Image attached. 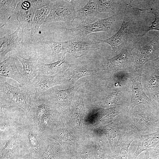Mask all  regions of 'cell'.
<instances>
[{"label":"cell","mask_w":159,"mask_h":159,"mask_svg":"<svg viewBox=\"0 0 159 159\" xmlns=\"http://www.w3.org/2000/svg\"><path fill=\"white\" fill-rule=\"evenodd\" d=\"M19 0H1L0 1V16L1 23L3 20H8L13 13Z\"/></svg>","instance_id":"obj_27"},{"label":"cell","mask_w":159,"mask_h":159,"mask_svg":"<svg viewBox=\"0 0 159 159\" xmlns=\"http://www.w3.org/2000/svg\"><path fill=\"white\" fill-rule=\"evenodd\" d=\"M144 6L142 8H138L140 11H148L153 14L154 19L148 27L147 32L155 30L159 32V0H142Z\"/></svg>","instance_id":"obj_26"},{"label":"cell","mask_w":159,"mask_h":159,"mask_svg":"<svg viewBox=\"0 0 159 159\" xmlns=\"http://www.w3.org/2000/svg\"><path fill=\"white\" fill-rule=\"evenodd\" d=\"M0 75L12 79L21 85L27 86L30 82L19 71L16 65L14 57L12 56H9L6 59L0 62Z\"/></svg>","instance_id":"obj_15"},{"label":"cell","mask_w":159,"mask_h":159,"mask_svg":"<svg viewBox=\"0 0 159 159\" xmlns=\"http://www.w3.org/2000/svg\"><path fill=\"white\" fill-rule=\"evenodd\" d=\"M155 64L157 66L159 67V57L155 61Z\"/></svg>","instance_id":"obj_33"},{"label":"cell","mask_w":159,"mask_h":159,"mask_svg":"<svg viewBox=\"0 0 159 159\" xmlns=\"http://www.w3.org/2000/svg\"><path fill=\"white\" fill-rule=\"evenodd\" d=\"M142 11L137 8L128 5L125 11L121 25L117 32L106 39H99L100 43H106L116 54L130 44L136 38L145 35L148 26L142 16Z\"/></svg>","instance_id":"obj_1"},{"label":"cell","mask_w":159,"mask_h":159,"mask_svg":"<svg viewBox=\"0 0 159 159\" xmlns=\"http://www.w3.org/2000/svg\"><path fill=\"white\" fill-rule=\"evenodd\" d=\"M22 30L19 27L13 33L0 38V59L12 51L20 50L23 46Z\"/></svg>","instance_id":"obj_14"},{"label":"cell","mask_w":159,"mask_h":159,"mask_svg":"<svg viewBox=\"0 0 159 159\" xmlns=\"http://www.w3.org/2000/svg\"><path fill=\"white\" fill-rule=\"evenodd\" d=\"M21 131L8 140L0 150L1 159H19L29 155Z\"/></svg>","instance_id":"obj_11"},{"label":"cell","mask_w":159,"mask_h":159,"mask_svg":"<svg viewBox=\"0 0 159 159\" xmlns=\"http://www.w3.org/2000/svg\"><path fill=\"white\" fill-rule=\"evenodd\" d=\"M80 86L67 89H61L54 87L45 91L39 96L47 100L61 113H65L69 110L72 98Z\"/></svg>","instance_id":"obj_10"},{"label":"cell","mask_w":159,"mask_h":159,"mask_svg":"<svg viewBox=\"0 0 159 159\" xmlns=\"http://www.w3.org/2000/svg\"><path fill=\"white\" fill-rule=\"evenodd\" d=\"M50 6H47L37 10L32 22L30 39L32 40L36 37L40 26L45 23L49 14Z\"/></svg>","instance_id":"obj_24"},{"label":"cell","mask_w":159,"mask_h":159,"mask_svg":"<svg viewBox=\"0 0 159 159\" xmlns=\"http://www.w3.org/2000/svg\"><path fill=\"white\" fill-rule=\"evenodd\" d=\"M57 109L47 100L39 96L33 100L26 112L28 122L37 128L46 138L60 119Z\"/></svg>","instance_id":"obj_2"},{"label":"cell","mask_w":159,"mask_h":159,"mask_svg":"<svg viewBox=\"0 0 159 159\" xmlns=\"http://www.w3.org/2000/svg\"><path fill=\"white\" fill-rule=\"evenodd\" d=\"M124 13L114 14L108 17L99 19L95 22L81 25L72 28L62 27L61 29L65 35L71 39L85 37L95 32H105L114 35L120 29L123 21Z\"/></svg>","instance_id":"obj_4"},{"label":"cell","mask_w":159,"mask_h":159,"mask_svg":"<svg viewBox=\"0 0 159 159\" xmlns=\"http://www.w3.org/2000/svg\"><path fill=\"white\" fill-rule=\"evenodd\" d=\"M150 159H159V144L149 150Z\"/></svg>","instance_id":"obj_31"},{"label":"cell","mask_w":159,"mask_h":159,"mask_svg":"<svg viewBox=\"0 0 159 159\" xmlns=\"http://www.w3.org/2000/svg\"><path fill=\"white\" fill-rule=\"evenodd\" d=\"M65 58L53 63L38 64V74L52 76L63 73L70 65Z\"/></svg>","instance_id":"obj_20"},{"label":"cell","mask_w":159,"mask_h":159,"mask_svg":"<svg viewBox=\"0 0 159 159\" xmlns=\"http://www.w3.org/2000/svg\"><path fill=\"white\" fill-rule=\"evenodd\" d=\"M26 114L18 106L0 105V150L8 140L22 130L26 122Z\"/></svg>","instance_id":"obj_3"},{"label":"cell","mask_w":159,"mask_h":159,"mask_svg":"<svg viewBox=\"0 0 159 159\" xmlns=\"http://www.w3.org/2000/svg\"><path fill=\"white\" fill-rule=\"evenodd\" d=\"M97 70H89L84 67L78 64L69 65L68 69L63 73L65 82H75L80 78L85 76L96 75Z\"/></svg>","instance_id":"obj_22"},{"label":"cell","mask_w":159,"mask_h":159,"mask_svg":"<svg viewBox=\"0 0 159 159\" xmlns=\"http://www.w3.org/2000/svg\"><path fill=\"white\" fill-rule=\"evenodd\" d=\"M68 52L75 57L84 56L87 54L100 49L98 40L89 38H73L68 40Z\"/></svg>","instance_id":"obj_12"},{"label":"cell","mask_w":159,"mask_h":159,"mask_svg":"<svg viewBox=\"0 0 159 159\" xmlns=\"http://www.w3.org/2000/svg\"><path fill=\"white\" fill-rule=\"evenodd\" d=\"M131 122L120 120L109 126L106 129V133L112 146H116L120 143L129 129Z\"/></svg>","instance_id":"obj_16"},{"label":"cell","mask_w":159,"mask_h":159,"mask_svg":"<svg viewBox=\"0 0 159 159\" xmlns=\"http://www.w3.org/2000/svg\"><path fill=\"white\" fill-rule=\"evenodd\" d=\"M82 96H80L75 102L73 108L72 114L73 117L80 122L85 113L86 109L84 105Z\"/></svg>","instance_id":"obj_28"},{"label":"cell","mask_w":159,"mask_h":159,"mask_svg":"<svg viewBox=\"0 0 159 159\" xmlns=\"http://www.w3.org/2000/svg\"><path fill=\"white\" fill-rule=\"evenodd\" d=\"M154 99L159 103V91L154 96Z\"/></svg>","instance_id":"obj_32"},{"label":"cell","mask_w":159,"mask_h":159,"mask_svg":"<svg viewBox=\"0 0 159 159\" xmlns=\"http://www.w3.org/2000/svg\"><path fill=\"white\" fill-rule=\"evenodd\" d=\"M150 38L147 34L136 39L132 52L135 64L138 66L149 60L155 61L159 57V32Z\"/></svg>","instance_id":"obj_6"},{"label":"cell","mask_w":159,"mask_h":159,"mask_svg":"<svg viewBox=\"0 0 159 159\" xmlns=\"http://www.w3.org/2000/svg\"><path fill=\"white\" fill-rule=\"evenodd\" d=\"M21 136L32 159H39L47 149L48 141L35 127L26 122L21 131Z\"/></svg>","instance_id":"obj_7"},{"label":"cell","mask_w":159,"mask_h":159,"mask_svg":"<svg viewBox=\"0 0 159 159\" xmlns=\"http://www.w3.org/2000/svg\"><path fill=\"white\" fill-rule=\"evenodd\" d=\"M38 42L49 46L52 50V57L57 60L64 58L65 54L68 52V40L62 42L42 40L38 41Z\"/></svg>","instance_id":"obj_25"},{"label":"cell","mask_w":159,"mask_h":159,"mask_svg":"<svg viewBox=\"0 0 159 159\" xmlns=\"http://www.w3.org/2000/svg\"><path fill=\"white\" fill-rule=\"evenodd\" d=\"M150 100L146 96L143 89L140 75L132 81V90L131 106L132 108L140 103L149 105L151 103Z\"/></svg>","instance_id":"obj_23"},{"label":"cell","mask_w":159,"mask_h":159,"mask_svg":"<svg viewBox=\"0 0 159 159\" xmlns=\"http://www.w3.org/2000/svg\"><path fill=\"white\" fill-rule=\"evenodd\" d=\"M134 139L131 137L126 141H122L117 145L116 151L117 159H127L128 148Z\"/></svg>","instance_id":"obj_29"},{"label":"cell","mask_w":159,"mask_h":159,"mask_svg":"<svg viewBox=\"0 0 159 159\" xmlns=\"http://www.w3.org/2000/svg\"><path fill=\"white\" fill-rule=\"evenodd\" d=\"M62 73L52 76L37 74L31 82L35 90L34 100L37 98L47 90L58 85L65 83Z\"/></svg>","instance_id":"obj_13"},{"label":"cell","mask_w":159,"mask_h":159,"mask_svg":"<svg viewBox=\"0 0 159 159\" xmlns=\"http://www.w3.org/2000/svg\"><path fill=\"white\" fill-rule=\"evenodd\" d=\"M138 144L134 156L137 157L142 152L149 150L159 144V130L148 134L135 135Z\"/></svg>","instance_id":"obj_19"},{"label":"cell","mask_w":159,"mask_h":159,"mask_svg":"<svg viewBox=\"0 0 159 159\" xmlns=\"http://www.w3.org/2000/svg\"><path fill=\"white\" fill-rule=\"evenodd\" d=\"M133 0H97L99 13L112 14L113 15L124 13L128 5Z\"/></svg>","instance_id":"obj_17"},{"label":"cell","mask_w":159,"mask_h":159,"mask_svg":"<svg viewBox=\"0 0 159 159\" xmlns=\"http://www.w3.org/2000/svg\"><path fill=\"white\" fill-rule=\"evenodd\" d=\"M117 112L114 110L108 109L103 111H100L99 116L100 122L105 123L111 121L117 114Z\"/></svg>","instance_id":"obj_30"},{"label":"cell","mask_w":159,"mask_h":159,"mask_svg":"<svg viewBox=\"0 0 159 159\" xmlns=\"http://www.w3.org/2000/svg\"><path fill=\"white\" fill-rule=\"evenodd\" d=\"M75 1L52 0L49 14L45 23L62 21L72 24L77 16Z\"/></svg>","instance_id":"obj_9"},{"label":"cell","mask_w":159,"mask_h":159,"mask_svg":"<svg viewBox=\"0 0 159 159\" xmlns=\"http://www.w3.org/2000/svg\"><path fill=\"white\" fill-rule=\"evenodd\" d=\"M15 56L22 65L23 75L30 82L38 74L37 62L39 58L38 54L35 53L32 54L28 58L18 54Z\"/></svg>","instance_id":"obj_18"},{"label":"cell","mask_w":159,"mask_h":159,"mask_svg":"<svg viewBox=\"0 0 159 159\" xmlns=\"http://www.w3.org/2000/svg\"><path fill=\"white\" fill-rule=\"evenodd\" d=\"M52 0H19L14 11L20 28L24 32L31 30L32 22L36 11L50 5Z\"/></svg>","instance_id":"obj_8"},{"label":"cell","mask_w":159,"mask_h":159,"mask_svg":"<svg viewBox=\"0 0 159 159\" xmlns=\"http://www.w3.org/2000/svg\"><path fill=\"white\" fill-rule=\"evenodd\" d=\"M76 19L81 25L90 24L99 13L98 11L97 0H89L83 7L77 11Z\"/></svg>","instance_id":"obj_21"},{"label":"cell","mask_w":159,"mask_h":159,"mask_svg":"<svg viewBox=\"0 0 159 159\" xmlns=\"http://www.w3.org/2000/svg\"><path fill=\"white\" fill-rule=\"evenodd\" d=\"M31 95L26 86L20 85L13 86L7 82L6 77L0 76V105L17 106L26 112L33 101Z\"/></svg>","instance_id":"obj_5"}]
</instances>
